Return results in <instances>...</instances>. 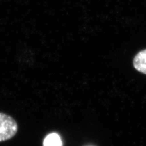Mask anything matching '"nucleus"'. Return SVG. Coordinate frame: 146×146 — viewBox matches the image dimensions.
<instances>
[{
	"label": "nucleus",
	"instance_id": "7ed1b4c3",
	"mask_svg": "<svg viewBox=\"0 0 146 146\" xmlns=\"http://www.w3.org/2000/svg\"><path fill=\"white\" fill-rule=\"evenodd\" d=\"M44 146H62L60 136L56 133L49 135L44 139Z\"/></svg>",
	"mask_w": 146,
	"mask_h": 146
},
{
	"label": "nucleus",
	"instance_id": "f03ea898",
	"mask_svg": "<svg viewBox=\"0 0 146 146\" xmlns=\"http://www.w3.org/2000/svg\"><path fill=\"white\" fill-rule=\"evenodd\" d=\"M133 65L136 70L146 74V49L136 54L133 58Z\"/></svg>",
	"mask_w": 146,
	"mask_h": 146
},
{
	"label": "nucleus",
	"instance_id": "f257e3e1",
	"mask_svg": "<svg viewBox=\"0 0 146 146\" xmlns=\"http://www.w3.org/2000/svg\"><path fill=\"white\" fill-rule=\"evenodd\" d=\"M18 131V124L12 117L0 113V142L9 140Z\"/></svg>",
	"mask_w": 146,
	"mask_h": 146
}]
</instances>
